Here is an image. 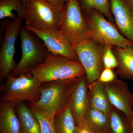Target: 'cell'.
Returning a JSON list of instances; mask_svg holds the SVG:
<instances>
[{
	"mask_svg": "<svg viewBox=\"0 0 133 133\" xmlns=\"http://www.w3.org/2000/svg\"><path fill=\"white\" fill-rule=\"evenodd\" d=\"M30 108L40 124L41 133H56L54 120L50 118L34 107L30 105Z\"/></svg>",
	"mask_w": 133,
	"mask_h": 133,
	"instance_id": "603a6c76",
	"label": "cell"
},
{
	"mask_svg": "<svg viewBox=\"0 0 133 133\" xmlns=\"http://www.w3.org/2000/svg\"><path fill=\"white\" fill-rule=\"evenodd\" d=\"M3 1V0H0V1Z\"/></svg>",
	"mask_w": 133,
	"mask_h": 133,
	"instance_id": "836d02e7",
	"label": "cell"
},
{
	"mask_svg": "<svg viewBox=\"0 0 133 133\" xmlns=\"http://www.w3.org/2000/svg\"><path fill=\"white\" fill-rule=\"evenodd\" d=\"M114 47V52L118 63L116 73L121 78L133 79V47Z\"/></svg>",
	"mask_w": 133,
	"mask_h": 133,
	"instance_id": "2e32d148",
	"label": "cell"
},
{
	"mask_svg": "<svg viewBox=\"0 0 133 133\" xmlns=\"http://www.w3.org/2000/svg\"><path fill=\"white\" fill-rule=\"evenodd\" d=\"M80 78L42 83L40 99L30 105L54 120L56 114L67 104Z\"/></svg>",
	"mask_w": 133,
	"mask_h": 133,
	"instance_id": "6da1fadb",
	"label": "cell"
},
{
	"mask_svg": "<svg viewBox=\"0 0 133 133\" xmlns=\"http://www.w3.org/2000/svg\"><path fill=\"white\" fill-rule=\"evenodd\" d=\"M132 110H133V102Z\"/></svg>",
	"mask_w": 133,
	"mask_h": 133,
	"instance_id": "d6a6232c",
	"label": "cell"
},
{
	"mask_svg": "<svg viewBox=\"0 0 133 133\" xmlns=\"http://www.w3.org/2000/svg\"><path fill=\"white\" fill-rule=\"evenodd\" d=\"M112 47L111 46L105 47L103 61L105 68L113 70L116 67L118 68V63L114 52L112 50Z\"/></svg>",
	"mask_w": 133,
	"mask_h": 133,
	"instance_id": "cb8c5ba5",
	"label": "cell"
},
{
	"mask_svg": "<svg viewBox=\"0 0 133 133\" xmlns=\"http://www.w3.org/2000/svg\"><path fill=\"white\" fill-rule=\"evenodd\" d=\"M24 20L26 26L44 31H59L63 10L45 0H28Z\"/></svg>",
	"mask_w": 133,
	"mask_h": 133,
	"instance_id": "8992f818",
	"label": "cell"
},
{
	"mask_svg": "<svg viewBox=\"0 0 133 133\" xmlns=\"http://www.w3.org/2000/svg\"><path fill=\"white\" fill-rule=\"evenodd\" d=\"M88 86L86 75L81 77L69 100L76 125L84 121L89 107Z\"/></svg>",
	"mask_w": 133,
	"mask_h": 133,
	"instance_id": "4fadbf2b",
	"label": "cell"
},
{
	"mask_svg": "<svg viewBox=\"0 0 133 133\" xmlns=\"http://www.w3.org/2000/svg\"><path fill=\"white\" fill-rule=\"evenodd\" d=\"M108 97L111 105L128 118L133 112V95L127 83L116 79L105 84Z\"/></svg>",
	"mask_w": 133,
	"mask_h": 133,
	"instance_id": "30bf717a",
	"label": "cell"
},
{
	"mask_svg": "<svg viewBox=\"0 0 133 133\" xmlns=\"http://www.w3.org/2000/svg\"><path fill=\"white\" fill-rule=\"evenodd\" d=\"M90 39L104 47H133L132 42L120 33L116 27L99 11L93 9L87 14Z\"/></svg>",
	"mask_w": 133,
	"mask_h": 133,
	"instance_id": "52a82bcc",
	"label": "cell"
},
{
	"mask_svg": "<svg viewBox=\"0 0 133 133\" xmlns=\"http://www.w3.org/2000/svg\"><path fill=\"white\" fill-rule=\"evenodd\" d=\"M125 1L133 9V0H125Z\"/></svg>",
	"mask_w": 133,
	"mask_h": 133,
	"instance_id": "f1b7e54d",
	"label": "cell"
},
{
	"mask_svg": "<svg viewBox=\"0 0 133 133\" xmlns=\"http://www.w3.org/2000/svg\"><path fill=\"white\" fill-rule=\"evenodd\" d=\"M88 87L89 107L109 115L112 106L108 97L105 84L98 80Z\"/></svg>",
	"mask_w": 133,
	"mask_h": 133,
	"instance_id": "9a60e30c",
	"label": "cell"
},
{
	"mask_svg": "<svg viewBox=\"0 0 133 133\" xmlns=\"http://www.w3.org/2000/svg\"><path fill=\"white\" fill-rule=\"evenodd\" d=\"M26 15V9L21 0H3L0 1V19L6 18L13 19L16 15L24 20Z\"/></svg>",
	"mask_w": 133,
	"mask_h": 133,
	"instance_id": "ffe728a7",
	"label": "cell"
},
{
	"mask_svg": "<svg viewBox=\"0 0 133 133\" xmlns=\"http://www.w3.org/2000/svg\"><path fill=\"white\" fill-rule=\"evenodd\" d=\"M74 133H97L84 121L76 125Z\"/></svg>",
	"mask_w": 133,
	"mask_h": 133,
	"instance_id": "484cf974",
	"label": "cell"
},
{
	"mask_svg": "<svg viewBox=\"0 0 133 133\" xmlns=\"http://www.w3.org/2000/svg\"><path fill=\"white\" fill-rule=\"evenodd\" d=\"M20 36L22 57L16 67L10 73L14 77L32 72L44 62L49 52L42 40L25 27L22 28Z\"/></svg>",
	"mask_w": 133,
	"mask_h": 133,
	"instance_id": "5b68a950",
	"label": "cell"
},
{
	"mask_svg": "<svg viewBox=\"0 0 133 133\" xmlns=\"http://www.w3.org/2000/svg\"><path fill=\"white\" fill-rule=\"evenodd\" d=\"M24 27L42 40L50 53L61 55L71 60H79L75 47L63 38L59 31H41L26 25Z\"/></svg>",
	"mask_w": 133,
	"mask_h": 133,
	"instance_id": "8fae6325",
	"label": "cell"
},
{
	"mask_svg": "<svg viewBox=\"0 0 133 133\" xmlns=\"http://www.w3.org/2000/svg\"><path fill=\"white\" fill-rule=\"evenodd\" d=\"M51 5H53L59 10H63L64 7V3L63 0H45Z\"/></svg>",
	"mask_w": 133,
	"mask_h": 133,
	"instance_id": "4316f807",
	"label": "cell"
},
{
	"mask_svg": "<svg viewBox=\"0 0 133 133\" xmlns=\"http://www.w3.org/2000/svg\"><path fill=\"white\" fill-rule=\"evenodd\" d=\"M59 33L74 47L90 39V29L78 0L65 3Z\"/></svg>",
	"mask_w": 133,
	"mask_h": 133,
	"instance_id": "277c9868",
	"label": "cell"
},
{
	"mask_svg": "<svg viewBox=\"0 0 133 133\" xmlns=\"http://www.w3.org/2000/svg\"><path fill=\"white\" fill-rule=\"evenodd\" d=\"M21 1L23 6L26 8V5H27V3L28 1V0H21Z\"/></svg>",
	"mask_w": 133,
	"mask_h": 133,
	"instance_id": "f546056e",
	"label": "cell"
},
{
	"mask_svg": "<svg viewBox=\"0 0 133 133\" xmlns=\"http://www.w3.org/2000/svg\"><path fill=\"white\" fill-rule=\"evenodd\" d=\"M32 72L42 83L79 78L86 75L84 69L79 60H71L50 52L44 62Z\"/></svg>",
	"mask_w": 133,
	"mask_h": 133,
	"instance_id": "7a4b0ae2",
	"label": "cell"
},
{
	"mask_svg": "<svg viewBox=\"0 0 133 133\" xmlns=\"http://www.w3.org/2000/svg\"><path fill=\"white\" fill-rule=\"evenodd\" d=\"M23 20L16 15L12 20L4 21L5 36L0 50V77L3 80L6 79L17 65L14 59L15 44Z\"/></svg>",
	"mask_w": 133,
	"mask_h": 133,
	"instance_id": "ba28073f",
	"label": "cell"
},
{
	"mask_svg": "<svg viewBox=\"0 0 133 133\" xmlns=\"http://www.w3.org/2000/svg\"><path fill=\"white\" fill-rule=\"evenodd\" d=\"M84 12L87 14L93 9L96 10L113 23L114 21L110 6V0H78Z\"/></svg>",
	"mask_w": 133,
	"mask_h": 133,
	"instance_id": "44dd1931",
	"label": "cell"
},
{
	"mask_svg": "<svg viewBox=\"0 0 133 133\" xmlns=\"http://www.w3.org/2000/svg\"><path fill=\"white\" fill-rule=\"evenodd\" d=\"M54 124L56 133H74L76 125L69 101L65 107L55 115Z\"/></svg>",
	"mask_w": 133,
	"mask_h": 133,
	"instance_id": "d6986e66",
	"label": "cell"
},
{
	"mask_svg": "<svg viewBox=\"0 0 133 133\" xmlns=\"http://www.w3.org/2000/svg\"><path fill=\"white\" fill-rule=\"evenodd\" d=\"M120 112L112 107L109 115L111 133H129L127 117L124 118Z\"/></svg>",
	"mask_w": 133,
	"mask_h": 133,
	"instance_id": "7402d4cb",
	"label": "cell"
},
{
	"mask_svg": "<svg viewBox=\"0 0 133 133\" xmlns=\"http://www.w3.org/2000/svg\"><path fill=\"white\" fill-rule=\"evenodd\" d=\"M67 1H68V0H63V2L65 4V3Z\"/></svg>",
	"mask_w": 133,
	"mask_h": 133,
	"instance_id": "4dcf8cb0",
	"label": "cell"
},
{
	"mask_svg": "<svg viewBox=\"0 0 133 133\" xmlns=\"http://www.w3.org/2000/svg\"><path fill=\"white\" fill-rule=\"evenodd\" d=\"M22 133H25L23 129L22 128Z\"/></svg>",
	"mask_w": 133,
	"mask_h": 133,
	"instance_id": "1f68e13d",
	"label": "cell"
},
{
	"mask_svg": "<svg viewBox=\"0 0 133 133\" xmlns=\"http://www.w3.org/2000/svg\"><path fill=\"white\" fill-rule=\"evenodd\" d=\"M16 111L22 128L25 133H41L40 124L31 108L20 102L16 104Z\"/></svg>",
	"mask_w": 133,
	"mask_h": 133,
	"instance_id": "e0dca14e",
	"label": "cell"
},
{
	"mask_svg": "<svg viewBox=\"0 0 133 133\" xmlns=\"http://www.w3.org/2000/svg\"><path fill=\"white\" fill-rule=\"evenodd\" d=\"M84 121L97 133H111L109 115L89 107Z\"/></svg>",
	"mask_w": 133,
	"mask_h": 133,
	"instance_id": "ac0fdd59",
	"label": "cell"
},
{
	"mask_svg": "<svg viewBox=\"0 0 133 133\" xmlns=\"http://www.w3.org/2000/svg\"><path fill=\"white\" fill-rule=\"evenodd\" d=\"M128 122L129 133H133V112L128 118H127Z\"/></svg>",
	"mask_w": 133,
	"mask_h": 133,
	"instance_id": "83f0119b",
	"label": "cell"
},
{
	"mask_svg": "<svg viewBox=\"0 0 133 133\" xmlns=\"http://www.w3.org/2000/svg\"><path fill=\"white\" fill-rule=\"evenodd\" d=\"M16 104L10 101H1V133H22L21 122L16 111Z\"/></svg>",
	"mask_w": 133,
	"mask_h": 133,
	"instance_id": "5bb4252c",
	"label": "cell"
},
{
	"mask_svg": "<svg viewBox=\"0 0 133 133\" xmlns=\"http://www.w3.org/2000/svg\"><path fill=\"white\" fill-rule=\"evenodd\" d=\"M6 82L1 86V101L19 103L24 101L36 103L41 97L42 83L32 72L14 77L10 74Z\"/></svg>",
	"mask_w": 133,
	"mask_h": 133,
	"instance_id": "3957f363",
	"label": "cell"
},
{
	"mask_svg": "<svg viewBox=\"0 0 133 133\" xmlns=\"http://www.w3.org/2000/svg\"><path fill=\"white\" fill-rule=\"evenodd\" d=\"M110 6L116 28L133 44V9L125 0H110Z\"/></svg>",
	"mask_w": 133,
	"mask_h": 133,
	"instance_id": "7c38bea8",
	"label": "cell"
},
{
	"mask_svg": "<svg viewBox=\"0 0 133 133\" xmlns=\"http://www.w3.org/2000/svg\"><path fill=\"white\" fill-rule=\"evenodd\" d=\"M85 71L88 85L98 81L105 69L103 57L105 47L89 39L75 47Z\"/></svg>",
	"mask_w": 133,
	"mask_h": 133,
	"instance_id": "9c48e42d",
	"label": "cell"
},
{
	"mask_svg": "<svg viewBox=\"0 0 133 133\" xmlns=\"http://www.w3.org/2000/svg\"><path fill=\"white\" fill-rule=\"evenodd\" d=\"M116 79V75L112 69L105 68L101 74L98 81L104 84H106L114 81Z\"/></svg>",
	"mask_w": 133,
	"mask_h": 133,
	"instance_id": "d4e9b609",
	"label": "cell"
}]
</instances>
